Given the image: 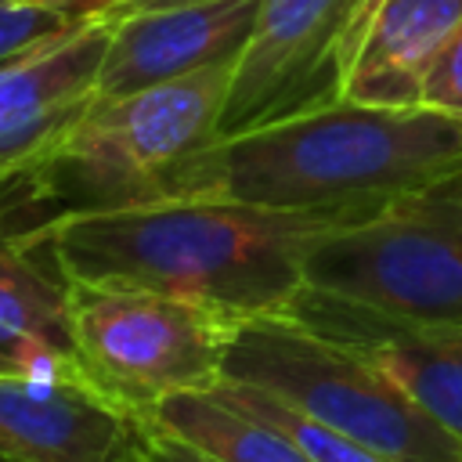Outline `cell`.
<instances>
[{
  "label": "cell",
  "instance_id": "obj_1",
  "mask_svg": "<svg viewBox=\"0 0 462 462\" xmlns=\"http://www.w3.org/2000/svg\"><path fill=\"white\" fill-rule=\"evenodd\" d=\"M361 217L368 213H300L159 195L72 209L22 235L72 285L162 292L245 321L285 314L307 285V245Z\"/></svg>",
  "mask_w": 462,
  "mask_h": 462
},
{
  "label": "cell",
  "instance_id": "obj_2",
  "mask_svg": "<svg viewBox=\"0 0 462 462\" xmlns=\"http://www.w3.org/2000/svg\"><path fill=\"white\" fill-rule=\"evenodd\" d=\"M455 180H462L458 116L422 105L336 101L202 144L159 177V195L300 213H375Z\"/></svg>",
  "mask_w": 462,
  "mask_h": 462
},
{
  "label": "cell",
  "instance_id": "obj_3",
  "mask_svg": "<svg viewBox=\"0 0 462 462\" xmlns=\"http://www.w3.org/2000/svg\"><path fill=\"white\" fill-rule=\"evenodd\" d=\"M235 61L134 90L123 97H90L61 130L54 148L7 184L72 209H105L159 195V177L184 155L217 141ZM58 213V217H61Z\"/></svg>",
  "mask_w": 462,
  "mask_h": 462
},
{
  "label": "cell",
  "instance_id": "obj_4",
  "mask_svg": "<svg viewBox=\"0 0 462 462\" xmlns=\"http://www.w3.org/2000/svg\"><path fill=\"white\" fill-rule=\"evenodd\" d=\"M220 379L260 386L386 462H462V440L379 365L285 314L245 318Z\"/></svg>",
  "mask_w": 462,
  "mask_h": 462
},
{
  "label": "cell",
  "instance_id": "obj_5",
  "mask_svg": "<svg viewBox=\"0 0 462 462\" xmlns=\"http://www.w3.org/2000/svg\"><path fill=\"white\" fill-rule=\"evenodd\" d=\"M303 278L307 289L408 325H462V195H408L318 235Z\"/></svg>",
  "mask_w": 462,
  "mask_h": 462
},
{
  "label": "cell",
  "instance_id": "obj_6",
  "mask_svg": "<svg viewBox=\"0 0 462 462\" xmlns=\"http://www.w3.org/2000/svg\"><path fill=\"white\" fill-rule=\"evenodd\" d=\"M69 318L90 383L148 415L173 393L213 390L242 318L144 289L72 285Z\"/></svg>",
  "mask_w": 462,
  "mask_h": 462
},
{
  "label": "cell",
  "instance_id": "obj_7",
  "mask_svg": "<svg viewBox=\"0 0 462 462\" xmlns=\"http://www.w3.org/2000/svg\"><path fill=\"white\" fill-rule=\"evenodd\" d=\"M383 0H260L242 47L220 134H245L343 101L346 76Z\"/></svg>",
  "mask_w": 462,
  "mask_h": 462
},
{
  "label": "cell",
  "instance_id": "obj_8",
  "mask_svg": "<svg viewBox=\"0 0 462 462\" xmlns=\"http://www.w3.org/2000/svg\"><path fill=\"white\" fill-rule=\"evenodd\" d=\"M148 419L79 383L0 372V458L137 462Z\"/></svg>",
  "mask_w": 462,
  "mask_h": 462
},
{
  "label": "cell",
  "instance_id": "obj_9",
  "mask_svg": "<svg viewBox=\"0 0 462 462\" xmlns=\"http://www.w3.org/2000/svg\"><path fill=\"white\" fill-rule=\"evenodd\" d=\"M285 318L379 365L411 401L462 440V325H408L307 285Z\"/></svg>",
  "mask_w": 462,
  "mask_h": 462
},
{
  "label": "cell",
  "instance_id": "obj_10",
  "mask_svg": "<svg viewBox=\"0 0 462 462\" xmlns=\"http://www.w3.org/2000/svg\"><path fill=\"white\" fill-rule=\"evenodd\" d=\"M260 0H209L159 11H137L112 22L94 94L123 97L209 65L238 61L253 36Z\"/></svg>",
  "mask_w": 462,
  "mask_h": 462
},
{
  "label": "cell",
  "instance_id": "obj_11",
  "mask_svg": "<svg viewBox=\"0 0 462 462\" xmlns=\"http://www.w3.org/2000/svg\"><path fill=\"white\" fill-rule=\"evenodd\" d=\"M112 22H87L61 40L0 65V180L32 170L94 97Z\"/></svg>",
  "mask_w": 462,
  "mask_h": 462
},
{
  "label": "cell",
  "instance_id": "obj_12",
  "mask_svg": "<svg viewBox=\"0 0 462 462\" xmlns=\"http://www.w3.org/2000/svg\"><path fill=\"white\" fill-rule=\"evenodd\" d=\"M0 361L14 372L51 383L94 386L79 365L69 282L22 231L0 220ZM97 390V386H94Z\"/></svg>",
  "mask_w": 462,
  "mask_h": 462
},
{
  "label": "cell",
  "instance_id": "obj_13",
  "mask_svg": "<svg viewBox=\"0 0 462 462\" xmlns=\"http://www.w3.org/2000/svg\"><path fill=\"white\" fill-rule=\"evenodd\" d=\"M462 25V0H383L346 76L343 101L375 108L422 105V83Z\"/></svg>",
  "mask_w": 462,
  "mask_h": 462
},
{
  "label": "cell",
  "instance_id": "obj_14",
  "mask_svg": "<svg viewBox=\"0 0 462 462\" xmlns=\"http://www.w3.org/2000/svg\"><path fill=\"white\" fill-rule=\"evenodd\" d=\"M144 419L162 433L199 448L213 462H310L285 433L220 401L213 390L173 393Z\"/></svg>",
  "mask_w": 462,
  "mask_h": 462
},
{
  "label": "cell",
  "instance_id": "obj_15",
  "mask_svg": "<svg viewBox=\"0 0 462 462\" xmlns=\"http://www.w3.org/2000/svg\"><path fill=\"white\" fill-rule=\"evenodd\" d=\"M213 393H217L220 401L235 404V408H242L245 415L263 419V422L274 426L278 433H285L310 462H386V458H379L375 451L361 448L357 440L343 437L339 430L325 426L321 419L300 411L296 404H289V401H282V397H274V393H267V390H260V386L235 383V379H220V383L213 386Z\"/></svg>",
  "mask_w": 462,
  "mask_h": 462
},
{
  "label": "cell",
  "instance_id": "obj_16",
  "mask_svg": "<svg viewBox=\"0 0 462 462\" xmlns=\"http://www.w3.org/2000/svg\"><path fill=\"white\" fill-rule=\"evenodd\" d=\"M79 22H69L65 14L51 11V7H40V4H29V0L0 7V65L61 40Z\"/></svg>",
  "mask_w": 462,
  "mask_h": 462
},
{
  "label": "cell",
  "instance_id": "obj_17",
  "mask_svg": "<svg viewBox=\"0 0 462 462\" xmlns=\"http://www.w3.org/2000/svg\"><path fill=\"white\" fill-rule=\"evenodd\" d=\"M422 108L448 112V116L462 119V25L455 29V36L444 43V51L437 54V61L426 72Z\"/></svg>",
  "mask_w": 462,
  "mask_h": 462
},
{
  "label": "cell",
  "instance_id": "obj_18",
  "mask_svg": "<svg viewBox=\"0 0 462 462\" xmlns=\"http://www.w3.org/2000/svg\"><path fill=\"white\" fill-rule=\"evenodd\" d=\"M137 462H213L209 455H202L199 448L162 433L159 426L148 422V433H144V448H141V458Z\"/></svg>",
  "mask_w": 462,
  "mask_h": 462
},
{
  "label": "cell",
  "instance_id": "obj_19",
  "mask_svg": "<svg viewBox=\"0 0 462 462\" xmlns=\"http://www.w3.org/2000/svg\"><path fill=\"white\" fill-rule=\"evenodd\" d=\"M29 4H40V7H51L58 14H65L69 22H108L126 0H29Z\"/></svg>",
  "mask_w": 462,
  "mask_h": 462
},
{
  "label": "cell",
  "instance_id": "obj_20",
  "mask_svg": "<svg viewBox=\"0 0 462 462\" xmlns=\"http://www.w3.org/2000/svg\"><path fill=\"white\" fill-rule=\"evenodd\" d=\"M180 4H209V0H126L108 22H119L126 14H137V11H159V7H180Z\"/></svg>",
  "mask_w": 462,
  "mask_h": 462
},
{
  "label": "cell",
  "instance_id": "obj_21",
  "mask_svg": "<svg viewBox=\"0 0 462 462\" xmlns=\"http://www.w3.org/2000/svg\"><path fill=\"white\" fill-rule=\"evenodd\" d=\"M4 209H7V184L0 180V220H4Z\"/></svg>",
  "mask_w": 462,
  "mask_h": 462
},
{
  "label": "cell",
  "instance_id": "obj_22",
  "mask_svg": "<svg viewBox=\"0 0 462 462\" xmlns=\"http://www.w3.org/2000/svg\"><path fill=\"white\" fill-rule=\"evenodd\" d=\"M11 4H22V0H0V7H11Z\"/></svg>",
  "mask_w": 462,
  "mask_h": 462
},
{
  "label": "cell",
  "instance_id": "obj_23",
  "mask_svg": "<svg viewBox=\"0 0 462 462\" xmlns=\"http://www.w3.org/2000/svg\"><path fill=\"white\" fill-rule=\"evenodd\" d=\"M0 372H14V368H11V365H7V361H0Z\"/></svg>",
  "mask_w": 462,
  "mask_h": 462
},
{
  "label": "cell",
  "instance_id": "obj_24",
  "mask_svg": "<svg viewBox=\"0 0 462 462\" xmlns=\"http://www.w3.org/2000/svg\"><path fill=\"white\" fill-rule=\"evenodd\" d=\"M0 462H7V458H0Z\"/></svg>",
  "mask_w": 462,
  "mask_h": 462
}]
</instances>
